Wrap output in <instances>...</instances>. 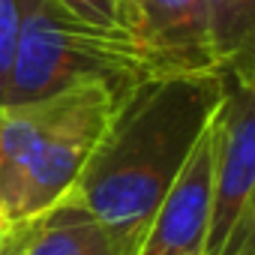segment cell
<instances>
[{
  "label": "cell",
  "instance_id": "obj_1",
  "mask_svg": "<svg viewBox=\"0 0 255 255\" xmlns=\"http://www.w3.org/2000/svg\"><path fill=\"white\" fill-rule=\"evenodd\" d=\"M222 90V72L135 81L117 102L66 198L96 216L135 255L162 195L210 129Z\"/></svg>",
  "mask_w": 255,
  "mask_h": 255
},
{
  "label": "cell",
  "instance_id": "obj_2",
  "mask_svg": "<svg viewBox=\"0 0 255 255\" xmlns=\"http://www.w3.org/2000/svg\"><path fill=\"white\" fill-rule=\"evenodd\" d=\"M141 78H147L144 66L123 27L90 24L57 0H39L24 24L0 105L48 99L90 81L129 87Z\"/></svg>",
  "mask_w": 255,
  "mask_h": 255
},
{
  "label": "cell",
  "instance_id": "obj_3",
  "mask_svg": "<svg viewBox=\"0 0 255 255\" xmlns=\"http://www.w3.org/2000/svg\"><path fill=\"white\" fill-rule=\"evenodd\" d=\"M213 114L210 219L201 255H255V66L228 69Z\"/></svg>",
  "mask_w": 255,
  "mask_h": 255
},
{
  "label": "cell",
  "instance_id": "obj_4",
  "mask_svg": "<svg viewBox=\"0 0 255 255\" xmlns=\"http://www.w3.org/2000/svg\"><path fill=\"white\" fill-rule=\"evenodd\" d=\"M120 27L144 75L222 72L204 0H120Z\"/></svg>",
  "mask_w": 255,
  "mask_h": 255
},
{
  "label": "cell",
  "instance_id": "obj_5",
  "mask_svg": "<svg viewBox=\"0 0 255 255\" xmlns=\"http://www.w3.org/2000/svg\"><path fill=\"white\" fill-rule=\"evenodd\" d=\"M213 123V120H210ZM210 174H213V135H201L183 171L162 195L150 216L135 255H201L210 219Z\"/></svg>",
  "mask_w": 255,
  "mask_h": 255
},
{
  "label": "cell",
  "instance_id": "obj_6",
  "mask_svg": "<svg viewBox=\"0 0 255 255\" xmlns=\"http://www.w3.org/2000/svg\"><path fill=\"white\" fill-rule=\"evenodd\" d=\"M21 255H132L117 234L72 198H60L39 216L21 222Z\"/></svg>",
  "mask_w": 255,
  "mask_h": 255
},
{
  "label": "cell",
  "instance_id": "obj_7",
  "mask_svg": "<svg viewBox=\"0 0 255 255\" xmlns=\"http://www.w3.org/2000/svg\"><path fill=\"white\" fill-rule=\"evenodd\" d=\"M219 69L255 66V0H204Z\"/></svg>",
  "mask_w": 255,
  "mask_h": 255
},
{
  "label": "cell",
  "instance_id": "obj_8",
  "mask_svg": "<svg viewBox=\"0 0 255 255\" xmlns=\"http://www.w3.org/2000/svg\"><path fill=\"white\" fill-rule=\"evenodd\" d=\"M39 0H0V96L15 63V51L24 33V24Z\"/></svg>",
  "mask_w": 255,
  "mask_h": 255
},
{
  "label": "cell",
  "instance_id": "obj_9",
  "mask_svg": "<svg viewBox=\"0 0 255 255\" xmlns=\"http://www.w3.org/2000/svg\"><path fill=\"white\" fill-rule=\"evenodd\" d=\"M57 3L78 15L81 21L102 24V27H120V0H57Z\"/></svg>",
  "mask_w": 255,
  "mask_h": 255
},
{
  "label": "cell",
  "instance_id": "obj_10",
  "mask_svg": "<svg viewBox=\"0 0 255 255\" xmlns=\"http://www.w3.org/2000/svg\"><path fill=\"white\" fill-rule=\"evenodd\" d=\"M24 228L21 225H0V255H21Z\"/></svg>",
  "mask_w": 255,
  "mask_h": 255
}]
</instances>
